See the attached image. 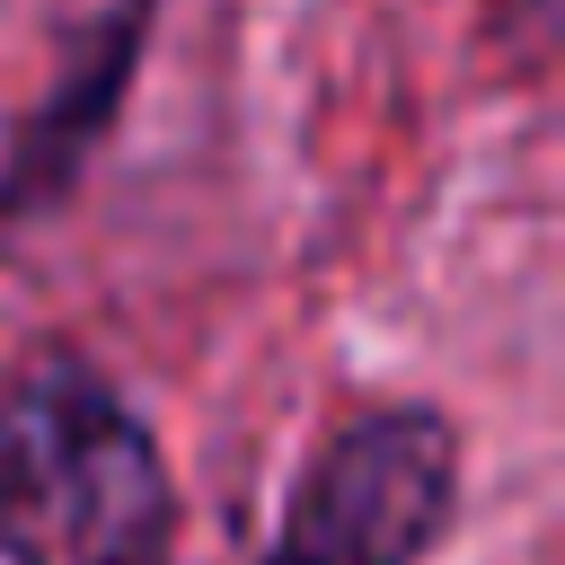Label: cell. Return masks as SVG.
Instances as JSON below:
<instances>
[{
	"label": "cell",
	"instance_id": "cell-2",
	"mask_svg": "<svg viewBox=\"0 0 565 565\" xmlns=\"http://www.w3.org/2000/svg\"><path fill=\"white\" fill-rule=\"evenodd\" d=\"M459 521V433L433 406L344 424L291 486L256 565H424Z\"/></svg>",
	"mask_w": 565,
	"mask_h": 565
},
{
	"label": "cell",
	"instance_id": "cell-1",
	"mask_svg": "<svg viewBox=\"0 0 565 565\" xmlns=\"http://www.w3.org/2000/svg\"><path fill=\"white\" fill-rule=\"evenodd\" d=\"M177 477L132 397L79 353L0 371V565H159Z\"/></svg>",
	"mask_w": 565,
	"mask_h": 565
}]
</instances>
